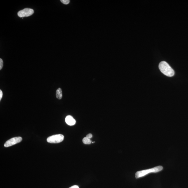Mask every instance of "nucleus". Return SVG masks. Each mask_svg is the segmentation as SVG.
Masks as SVG:
<instances>
[{
	"label": "nucleus",
	"mask_w": 188,
	"mask_h": 188,
	"mask_svg": "<svg viewBox=\"0 0 188 188\" xmlns=\"http://www.w3.org/2000/svg\"><path fill=\"white\" fill-rule=\"evenodd\" d=\"M69 188H79V187L77 185H74V186H72Z\"/></svg>",
	"instance_id": "13"
},
{
	"label": "nucleus",
	"mask_w": 188,
	"mask_h": 188,
	"mask_svg": "<svg viewBox=\"0 0 188 188\" xmlns=\"http://www.w3.org/2000/svg\"><path fill=\"white\" fill-rule=\"evenodd\" d=\"M159 68L163 74L168 77H172L174 74V70L166 61L161 62L159 65Z\"/></svg>",
	"instance_id": "1"
},
{
	"label": "nucleus",
	"mask_w": 188,
	"mask_h": 188,
	"mask_svg": "<svg viewBox=\"0 0 188 188\" xmlns=\"http://www.w3.org/2000/svg\"><path fill=\"white\" fill-rule=\"evenodd\" d=\"M22 138L21 137H15L7 141L4 144V146L6 147L11 146L20 143L22 141Z\"/></svg>",
	"instance_id": "4"
},
{
	"label": "nucleus",
	"mask_w": 188,
	"mask_h": 188,
	"mask_svg": "<svg viewBox=\"0 0 188 188\" xmlns=\"http://www.w3.org/2000/svg\"><path fill=\"white\" fill-rule=\"evenodd\" d=\"M60 1L62 3L65 5L68 4L70 2L69 0H61Z\"/></svg>",
	"instance_id": "9"
},
{
	"label": "nucleus",
	"mask_w": 188,
	"mask_h": 188,
	"mask_svg": "<svg viewBox=\"0 0 188 188\" xmlns=\"http://www.w3.org/2000/svg\"><path fill=\"white\" fill-rule=\"evenodd\" d=\"M34 10H33L26 8V9L20 10L18 13V15L19 17L23 18L25 17H28L33 14Z\"/></svg>",
	"instance_id": "5"
},
{
	"label": "nucleus",
	"mask_w": 188,
	"mask_h": 188,
	"mask_svg": "<svg viewBox=\"0 0 188 188\" xmlns=\"http://www.w3.org/2000/svg\"><path fill=\"white\" fill-rule=\"evenodd\" d=\"M83 143L85 144H90L92 143V141L89 139H88L85 137L83 139Z\"/></svg>",
	"instance_id": "8"
},
{
	"label": "nucleus",
	"mask_w": 188,
	"mask_h": 188,
	"mask_svg": "<svg viewBox=\"0 0 188 188\" xmlns=\"http://www.w3.org/2000/svg\"><path fill=\"white\" fill-rule=\"evenodd\" d=\"M65 121L67 124L70 126L75 125L76 122L73 117L70 115H68L66 117Z\"/></svg>",
	"instance_id": "6"
},
{
	"label": "nucleus",
	"mask_w": 188,
	"mask_h": 188,
	"mask_svg": "<svg viewBox=\"0 0 188 188\" xmlns=\"http://www.w3.org/2000/svg\"><path fill=\"white\" fill-rule=\"evenodd\" d=\"M3 66V61L2 59H0V70H1Z\"/></svg>",
	"instance_id": "10"
},
{
	"label": "nucleus",
	"mask_w": 188,
	"mask_h": 188,
	"mask_svg": "<svg viewBox=\"0 0 188 188\" xmlns=\"http://www.w3.org/2000/svg\"><path fill=\"white\" fill-rule=\"evenodd\" d=\"M62 91L61 88H59L56 91V97L59 100H60L62 98Z\"/></svg>",
	"instance_id": "7"
},
{
	"label": "nucleus",
	"mask_w": 188,
	"mask_h": 188,
	"mask_svg": "<svg viewBox=\"0 0 188 188\" xmlns=\"http://www.w3.org/2000/svg\"><path fill=\"white\" fill-rule=\"evenodd\" d=\"M163 169V168L162 166H158L153 168L138 171L136 173L135 177L136 178H139L140 177H144L150 173H157L158 172L162 170Z\"/></svg>",
	"instance_id": "2"
},
{
	"label": "nucleus",
	"mask_w": 188,
	"mask_h": 188,
	"mask_svg": "<svg viewBox=\"0 0 188 188\" xmlns=\"http://www.w3.org/2000/svg\"><path fill=\"white\" fill-rule=\"evenodd\" d=\"M86 137L88 139H90L92 138V135L91 133H89L88 134Z\"/></svg>",
	"instance_id": "11"
},
{
	"label": "nucleus",
	"mask_w": 188,
	"mask_h": 188,
	"mask_svg": "<svg viewBox=\"0 0 188 188\" xmlns=\"http://www.w3.org/2000/svg\"><path fill=\"white\" fill-rule=\"evenodd\" d=\"M2 95H3V94H2V91L1 90H0V100H1V99L2 96Z\"/></svg>",
	"instance_id": "12"
},
{
	"label": "nucleus",
	"mask_w": 188,
	"mask_h": 188,
	"mask_svg": "<svg viewBox=\"0 0 188 188\" xmlns=\"http://www.w3.org/2000/svg\"><path fill=\"white\" fill-rule=\"evenodd\" d=\"M64 136L61 134L54 135L49 137L47 141L50 143L56 144L61 143L64 139Z\"/></svg>",
	"instance_id": "3"
}]
</instances>
